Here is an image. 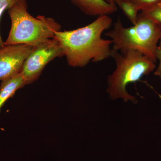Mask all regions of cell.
<instances>
[{
    "instance_id": "obj_14",
    "label": "cell",
    "mask_w": 161,
    "mask_h": 161,
    "mask_svg": "<svg viewBox=\"0 0 161 161\" xmlns=\"http://www.w3.org/2000/svg\"><path fill=\"white\" fill-rule=\"evenodd\" d=\"M104 1L110 4H115V3L118 0H104Z\"/></svg>"
},
{
    "instance_id": "obj_2",
    "label": "cell",
    "mask_w": 161,
    "mask_h": 161,
    "mask_svg": "<svg viewBox=\"0 0 161 161\" xmlns=\"http://www.w3.org/2000/svg\"><path fill=\"white\" fill-rule=\"evenodd\" d=\"M8 10L11 26L4 45L36 47L54 38L55 32L61 30V25L53 18L30 14L26 0H18Z\"/></svg>"
},
{
    "instance_id": "obj_7",
    "label": "cell",
    "mask_w": 161,
    "mask_h": 161,
    "mask_svg": "<svg viewBox=\"0 0 161 161\" xmlns=\"http://www.w3.org/2000/svg\"><path fill=\"white\" fill-rule=\"evenodd\" d=\"M70 1L85 14L88 15L94 16L109 15L114 13L117 10L116 4H110L104 0H70Z\"/></svg>"
},
{
    "instance_id": "obj_4",
    "label": "cell",
    "mask_w": 161,
    "mask_h": 161,
    "mask_svg": "<svg viewBox=\"0 0 161 161\" xmlns=\"http://www.w3.org/2000/svg\"><path fill=\"white\" fill-rule=\"evenodd\" d=\"M111 57L115 60L116 69L108 77L107 92L112 100L121 98L125 102L130 100L136 104L137 99L127 92V86L140 80L143 76L153 72L156 68L155 62L136 51L120 53L112 49Z\"/></svg>"
},
{
    "instance_id": "obj_5",
    "label": "cell",
    "mask_w": 161,
    "mask_h": 161,
    "mask_svg": "<svg viewBox=\"0 0 161 161\" xmlns=\"http://www.w3.org/2000/svg\"><path fill=\"white\" fill-rule=\"evenodd\" d=\"M63 56V50L54 38L34 47L25 60L20 73L26 85L38 79L49 62L56 58Z\"/></svg>"
},
{
    "instance_id": "obj_9",
    "label": "cell",
    "mask_w": 161,
    "mask_h": 161,
    "mask_svg": "<svg viewBox=\"0 0 161 161\" xmlns=\"http://www.w3.org/2000/svg\"><path fill=\"white\" fill-rule=\"evenodd\" d=\"M131 23L134 25L137 22L138 12L140 11L138 6L130 0H118L115 3Z\"/></svg>"
},
{
    "instance_id": "obj_11",
    "label": "cell",
    "mask_w": 161,
    "mask_h": 161,
    "mask_svg": "<svg viewBox=\"0 0 161 161\" xmlns=\"http://www.w3.org/2000/svg\"><path fill=\"white\" fill-rule=\"evenodd\" d=\"M138 6L141 11H145L161 3V0H130Z\"/></svg>"
},
{
    "instance_id": "obj_6",
    "label": "cell",
    "mask_w": 161,
    "mask_h": 161,
    "mask_svg": "<svg viewBox=\"0 0 161 161\" xmlns=\"http://www.w3.org/2000/svg\"><path fill=\"white\" fill-rule=\"evenodd\" d=\"M34 47L26 44H14L0 47V80L20 74Z\"/></svg>"
},
{
    "instance_id": "obj_3",
    "label": "cell",
    "mask_w": 161,
    "mask_h": 161,
    "mask_svg": "<svg viewBox=\"0 0 161 161\" xmlns=\"http://www.w3.org/2000/svg\"><path fill=\"white\" fill-rule=\"evenodd\" d=\"M105 35L112 39V49L124 53L138 51L156 62V50L161 37V28L150 18L141 13L133 26L125 27L118 19L112 30Z\"/></svg>"
},
{
    "instance_id": "obj_1",
    "label": "cell",
    "mask_w": 161,
    "mask_h": 161,
    "mask_svg": "<svg viewBox=\"0 0 161 161\" xmlns=\"http://www.w3.org/2000/svg\"><path fill=\"white\" fill-rule=\"evenodd\" d=\"M109 15H102L86 26L71 31L56 32L54 38L60 44L68 64L83 68L90 61L98 62L111 57V40L102 35L112 26Z\"/></svg>"
},
{
    "instance_id": "obj_12",
    "label": "cell",
    "mask_w": 161,
    "mask_h": 161,
    "mask_svg": "<svg viewBox=\"0 0 161 161\" xmlns=\"http://www.w3.org/2000/svg\"><path fill=\"white\" fill-rule=\"evenodd\" d=\"M18 0H0V21L6 10H8ZM4 42L0 34V47L4 45Z\"/></svg>"
},
{
    "instance_id": "obj_10",
    "label": "cell",
    "mask_w": 161,
    "mask_h": 161,
    "mask_svg": "<svg viewBox=\"0 0 161 161\" xmlns=\"http://www.w3.org/2000/svg\"><path fill=\"white\" fill-rule=\"evenodd\" d=\"M141 13L153 20L161 28V3L150 9L141 11Z\"/></svg>"
},
{
    "instance_id": "obj_13",
    "label": "cell",
    "mask_w": 161,
    "mask_h": 161,
    "mask_svg": "<svg viewBox=\"0 0 161 161\" xmlns=\"http://www.w3.org/2000/svg\"><path fill=\"white\" fill-rule=\"evenodd\" d=\"M159 44L158 45L156 50V58L159 60V64L158 68L156 70L154 75L158 76L161 78V37L159 41Z\"/></svg>"
},
{
    "instance_id": "obj_8",
    "label": "cell",
    "mask_w": 161,
    "mask_h": 161,
    "mask_svg": "<svg viewBox=\"0 0 161 161\" xmlns=\"http://www.w3.org/2000/svg\"><path fill=\"white\" fill-rule=\"evenodd\" d=\"M26 85V81L21 73L2 81L0 86V112L7 100L12 97L18 90Z\"/></svg>"
}]
</instances>
